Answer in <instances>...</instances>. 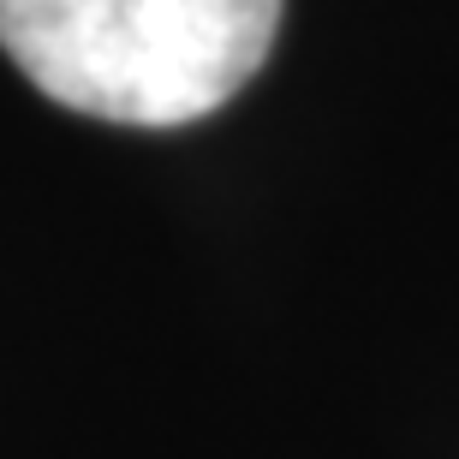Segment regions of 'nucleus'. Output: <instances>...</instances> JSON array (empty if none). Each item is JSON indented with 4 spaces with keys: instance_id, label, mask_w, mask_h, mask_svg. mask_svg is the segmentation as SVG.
<instances>
[{
    "instance_id": "f257e3e1",
    "label": "nucleus",
    "mask_w": 459,
    "mask_h": 459,
    "mask_svg": "<svg viewBox=\"0 0 459 459\" xmlns=\"http://www.w3.org/2000/svg\"><path fill=\"white\" fill-rule=\"evenodd\" d=\"M287 0H0V48L48 102L108 126H191L251 84Z\"/></svg>"
}]
</instances>
